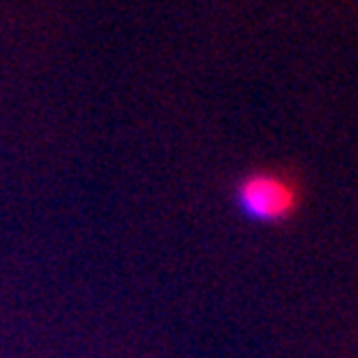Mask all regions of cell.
<instances>
[{"mask_svg": "<svg viewBox=\"0 0 358 358\" xmlns=\"http://www.w3.org/2000/svg\"><path fill=\"white\" fill-rule=\"evenodd\" d=\"M234 201L252 222H289L303 203L301 180L282 169H255L234 185Z\"/></svg>", "mask_w": 358, "mask_h": 358, "instance_id": "6da1fadb", "label": "cell"}]
</instances>
